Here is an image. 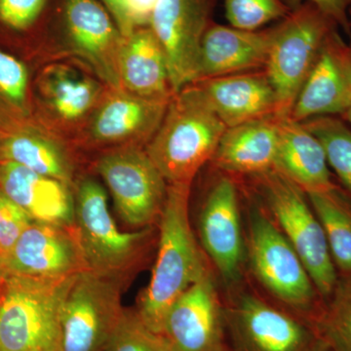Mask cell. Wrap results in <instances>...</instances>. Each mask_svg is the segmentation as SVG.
Returning <instances> with one entry per match:
<instances>
[{
	"instance_id": "7402d4cb",
	"label": "cell",
	"mask_w": 351,
	"mask_h": 351,
	"mask_svg": "<svg viewBox=\"0 0 351 351\" xmlns=\"http://www.w3.org/2000/svg\"><path fill=\"white\" fill-rule=\"evenodd\" d=\"M277 145V117L253 120L226 129L211 162L228 175H263L274 170Z\"/></svg>"
},
{
	"instance_id": "2e32d148",
	"label": "cell",
	"mask_w": 351,
	"mask_h": 351,
	"mask_svg": "<svg viewBox=\"0 0 351 351\" xmlns=\"http://www.w3.org/2000/svg\"><path fill=\"white\" fill-rule=\"evenodd\" d=\"M170 100L143 98L124 89H112L95 110L88 133L90 142L110 149L147 145L160 126Z\"/></svg>"
},
{
	"instance_id": "52a82bcc",
	"label": "cell",
	"mask_w": 351,
	"mask_h": 351,
	"mask_svg": "<svg viewBox=\"0 0 351 351\" xmlns=\"http://www.w3.org/2000/svg\"><path fill=\"white\" fill-rule=\"evenodd\" d=\"M249 258L252 270L263 287L294 311V315L313 327L321 308L316 306L317 290L279 226L257 208L251 212Z\"/></svg>"
},
{
	"instance_id": "9c48e42d",
	"label": "cell",
	"mask_w": 351,
	"mask_h": 351,
	"mask_svg": "<svg viewBox=\"0 0 351 351\" xmlns=\"http://www.w3.org/2000/svg\"><path fill=\"white\" fill-rule=\"evenodd\" d=\"M112 196L115 209L127 226H154L162 213L168 184L147 152L138 145L113 147L95 162Z\"/></svg>"
},
{
	"instance_id": "1f68e13d",
	"label": "cell",
	"mask_w": 351,
	"mask_h": 351,
	"mask_svg": "<svg viewBox=\"0 0 351 351\" xmlns=\"http://www.w3.org/2000/svg\"><path fill=\"white\" fill-rule=\"evenodd\" d=\"M32 219L0 189V256L10 250Z\"/></svg>"
},
{
	"instance_id": "f1b7e54d",
	"label": "cell",
	"mask_w": 351,
	"mask_h": 351,
	"mask_svg": "<svg viewBox=\"0 0 351 351\" xmlns=\"http://www.w3.org/2000/svg\"><path fill=\"white\" fill-rule=\"evenodd\" d=\"M230 25L245 31H258L281 21L292 9L285 0H221Z\"/></svg>"
},
{
	"instance_id": "4dcf8cb0",
	"label": "cell",
	"mask_w": 351,
	"mask_h": 351,
	"mask_svg": "<svg viewBox=\"0 0 351 351\" xmlns=\"http://www.w3.org/2000/svg\"><path fill=\"white\" fill-rule=\"evenodd\" d=\"M27 80L25 64L0 50V95L16 107L22 108L27 98Z\"/></svg>"
},
{
	"instance_id": "8992f818",
	"label": "cell",
	"mask_w": 351,
	"mask_h": 351,
	"mask_svg": "<svg viewBox=\"0 0 351 351\" xmlns=\"http://www.w3.org/2000/svg\"><path fill=\"white\" fill-rule=\"evenodd\" d=\"M256 177L277 226L301 258L318 294L329 300L338 287V271L306 193L276 170Z\"/></svg>"
},
{
	"instance_id": "f546056e",
	"label": "cell",
	"mask_w": 351,
	"mask_h": 351,
	"mask_svg": "<svg viewBox=\"0 0 351 351\" xmlns=\"http://www.w3.org/2000/svg\"><path fill=\"white\" fill-rule=\"evenodd\" d=\"M103 351H171L162 335L143 322L137 311L126 309L117 331Z\"/></svg>"
},
{
	"instance_id": "6da1fadb",
	"label": "cell",
	"mask_w": 351,
	"mask_h": 351,
	"mask_svg": "<svg viewBox=\"0 0 351 351\" xmlns=\"http://www.w3.org/2000/svg\"><path fill=\"white\" fill-rule=\"evenodd\" d=\"M191 184H168L158 221L157 255L151 280L138 299L137 313L149 329L162 335L171 306L210 271L189 219Z\"/></svg>"
},
{
	"instance_id": "e0dca14e",
	"label": "cell",
	"mask_w": 351,
	"mask_h": 351,
	"mask_svg": "<svg viewBox=\"0 0 351 351\" xmlns=\"http://www.w3.org/2000/svg\"><path fill=\"white\" fill-rule=\"evenodd\" d=\"M69 40L110 89L121 90L119 56L123 36L112 16L97 0H66Z\"/></svg>"
},
{
	"instance_id": "4316f807",
	"label": "cell",
	"mask_w": 351,
	"mask_h": 351,
	"mask_svg": "<svg viewBox=\"0 0 351 351\" xmlns=\"http://www.w3.org/2000/svg\"><path fill=\"white\" fill-rule=\"evenodd\" d=\"M324 147L329 167L351 196V129L337 117H317L302 122Z\"/></svg>"
},
{
	"instance_id": "e575fe53",
	"label": "cell",
	"mask_w": 351,
	"mask_h": 351,
	"mask_svg": "<svg viewBox=\"0 0 351 351\" xmlns=\"http://www.w3.org/2000/svg\"><path fill=\"white\" fill-rule=\"evenodd\" d=\"M112 16L124 38H128L137 27L134 24L128 0H101Z\"/></svg>"
},
{
	"instance_id": "74e56055",
	"label": "cell",
	"mask_w": 351,
	"mask_h": 351,
	"mask_svg": "<svg viewBox=\"0 0 351 351\" xmlns=\"http://www.w3.org/2000/svg\"><path fill=\"white\" fill-rule=\"evenodd\" d=\"M343 119L346 120L351 125V108L343 115Z\"/></svg>"
},
{
	"instance_id": "60d3db41",
	"label": "cell",
	"mask_w": 351,
	"mask_h": 351,
	"mask_svg": "<svg viewBox=\"0 0 351 351\" xmlns=\"http://www.w3.org/2000/svg\"><path fill=\"white\" fill-rule=\"evenodd\" d=\"M0 281H1V274H0Z\"/></svg>"
},
{
	"instance_id": "5b68a950",
	"label": "cell",
	"mask_w": 351,
	"mask_h": 351,
	"mask_svg": "<svg viewBox=\"0 0 351 351\" xmlns=\"http://www.w3.org/2000/svg\"><path fill=\"white\" fill-rule=\"evenodd\" d=\"M339 29L334 21L304 1L271 27L265 71L276 91L277 117L290 115L328 36Z\"/></svg>"
},
{
	"instance_id": "44dd1931",
	"label": "cell",
	"mask_w": 351,
	"mask_h": 351,
	"mask_svg": "<svg viewBox=\"0 0 351 351\" xmlns=\"http://www.w3.org/2000/svg\"><path fill=\"white\" fill-rule=\"evenodd\" d=\"M278 145L274 170L306 193L338 189L332 180L324 147L302 122L277 117Z\"/></svg>"
},
{
	"instance_id": "ba28073f",
	"label": "cell",
	"mask_w": 351,
	"mask_h": 351,
	"mask_svg": "<svg viewBox=\"0 0 351 351\" xmlns=\"http://www.w3.org/2000/svg\"><path fill=\"white\" fill-rule=\"evenodd\" d=\"M127 282L90 269L75 277L62 308L60 351L104 350L125 314Z\"/></svg>"
},
{
	"instance_id": "8d00e7d4",
	"label": "cell",
	"mask_w": 351,
	"mask_h": 351,
	"mask_svg": "<svg viewBox=\"0 0 351 351\" xmlns=\"http://www.w3.org/2000/svg\"><path fill=\"white\" fill-rule=\"evenodd\" d=\"M309 351H332V350H331V348H329V346H328L326 345V343H324V341H322V339H321L319 338V339H318V341H317V343H316L315 345H314L313 348H311V350Z\"/></svg>"
},
{
	"instance_id": "7a4b0ae2",
	"label": "cell",
	"mask_w": 351,
	"mask_h": 351,
	"mask_svg": "<svg viewBox=\"0 0 351 351\" xmlns=\"http://www.w3.org/2000/svg\"><path fill=\"white\" fill-rule=\"evenodd\" d=\"M226 127L189 85L173 95L145 152L168 184H191L211 161Z\"/></svg>"
},
{
	"instance_id": "ac0fdd59",
	"label": "cell",
	"mask_w": 351,
	"mask_h": 351,
	"mask_svg": "<svg viewBox=\"0 0 351 351\" xmlns=\"http://www.w3.org/2000/svg\"><path fill=\"white\" fill-rule=\"evenodd\" d=\"M226 128L277 117L276 91L265 69L193 83Z\"/></svg>"
},
{
	"instance_id": "7c38bea8",
	"label": "cell",
	"mask_w": 351,
	"mask_h": 351,
	"mask_svg": "<svg viewBox=\"0 0 351 351\" xmlns=\"http://www.w3.org/2000/svg\"><path fill=\"white\" fill-rule=\"evenodd\" d=\"M87 269L75 226L32 221L0 256V274L62 279Z\"/></svg>"
},
{
	"instance_id": "4fadbf2b",
	"label": "cell",
	"mask_w": 351,
	"mask_h": 351,
	"mask_svg": "<svg viewBox=\"0 0 351 351\" xmlns=\"http://www.w3.org/2000/svg\"><path fill=\"white\" fill-rule=\"evenodd\" d=\"M162 336L171 351H230L226 308L219 301L211 270L171 306Z\"/></svg>"
},
{
	"instance_id": "d590c367",
	"label": "cell",
	"mask_w": 351,
	"mask_h": 351,
	"mask_svg": "<svg viewBox=\"0 0 351 351\" xmlns=\"http://www.w3.org/2000/svg\"><path fill=\"white\" fill-rule=\"evenodd\" d=\"M157 0H128L136 27H147Z\"/></svg>"
},
{
	"instance_id": "ab89813d",
	"label": "cell",
	"mask_w": 351,
	"mask_h": 351,
	"mask_svg": "<svg viewBox=\"0 0 351 351\" xmlns=\"http://www.w3.org/2000/svg\"><path fill=\"white\" fill-rule=\"evenodd\" d=\"M350 54H351V43H350Z\"/></svg>"
},
{
	"instance_id": "836d02e7",
	"label": "cell",
	"mask_w": 351,
	"mask_h": 351,
	"mask_svg": "<svg viewBox=\"0 0 351 351\" xmlns=\"http://www.w3.org/2000/svg\"><path fill=\"white\" fill-rule=\"evenodd\" d=\"M304 1L311 2L320 9L325 15L336 23L339 29H343L351 38L350 21L351 0H285L286 3L292 10L301 5Z\"/></svg>"
},
{
	"instance_id": "83f0119b",
	"label": "cell",
	"mask_w": 351,
	"mask_h": 351,
	"mask_svg": "<svg viewBox=\"0 0 351 351\" xmlns=\"http://www.w3.org/2000/svg\"><path fill=\"white\" fill-rule=\"evenodd\" d=\"M329 301L321 307L313 328L332 351H351V278L339 282Z\"/></svg>"
},
{
	"instance_id": "8fae6325",
	"label": "cell",
	"mask_w": 351,
	"mask_h": 351,
	"mask_svg": "<svg viewBox=\"0 0 351 351\" xmlns=\"http://www.w3.org/2000/svg\"><path fill=\"white\" fill-rule=\"evenodd\" d=\"M230 351H309L319 337L311 324L252 295L226 308Z\"/></svg>"
},
{
	"instance_id": "f35d334b",
	"label": "cell",
	"mask_w": 351,
	"mask_h": 351,
	"mask_svg": "<svg viewBox=\"0 0 351 351\" xmlns=\"http://www.w3.org/2000/svg\"><path fill=\"white\" fill-rule=\"evenodd\" d=\"M350 29H351V9L350 11Z\"/></svg>"
},
{
	"instance_id": "9a60e30c",
	"label": "cell",
	"mask_w": 351,
	"mask_h": 351,
	"mask_svg": "<svg viewBox=\"0 0 351 351\" xmlns=\"http://www.w3.org/2000/svg\"><path fill=\"white\" fill-rule=\"evenodd\" d=\"M351 108V54L338 29L328 36L289 117L304 122L336 117Z\"/></svg>"
},
{
	"instance_id": "484cf974",
	"label": "cell",
	"mask_w": 351,
	"mask_h": 351,
	"mask_svg": "<svg viewBox=\"0 0 351 351\" xmlns=\"http://www.w3.org/2000/svg\"><path fill=\"white\" fill-rule=\"evenodd\" d=\"M319 219L337 271L351 278V205L339 189L306 193Z\"/></svg>"
},
{
	"instance_id": "603a6c76",
	"label": "cell",
	"mask_w": 351,
	"mask_h": 351,
	"mask_svg": "<svg viewBox=\"0 0 351 351\" xmlns=\"http://www.w3.org/2000/svg\"><path fill=\"white\" fill-rule=\"evenodd\" d=\"M122 89L143 98L170 100L169 69L162 46L149 25L137 27L123 39L119 56Z\"/></svg>"
},
{
	"instance_id": "30bf717a",
	"label": "cell",
	"mask_w": 351,
	"mask_h": 351,
	"mask_svg": "<svg viewBox=\"0 0 351 351\" xmlns=\"http://www.w3.org/2000/svg\"><path fill=\"white\" fill-rule=\"evenodd\" d=\"M218 0H157L149 27L167 60L174 94L199 77V52L203 36Z\"/></svg>"
},
{
	"instance_id": "5bb4252c",
	"label": "cell",
	"mask_w": 351,
	"mask_h": 351,
	"mask_svg": "<svg viewBox=\"0 0 351 351\" xmlns=\"http://www.w3.org/2000/svg\"><path fill=\"white\" fill-rule=\"evenodd\" d=\"M200 244L226 282H234L243 265L239 191L232 178H219L205 198L198 219Z\"/></svg>"
},
{
	"instance_id": "d4e9b609",
	"label": "cell",
	"mask_w": 351,
	"mask_h": 351,
	"mask_svg": "<svg viewBox=\"0 0 351 351\" xmlns=\"http://www.w3.org/2000/svg\"><path fill=\"white\" fill-rule=\"evenodd\" d=\"M1 152L3 161H12L75 188L73 161L55 141L36 134H18L7 138Z\"/></svg>"
},
{
	"instance_id": "d6a6232c",
	"label": "cell",
	"mask_w": 351,
	"mask_h": 351,
	"mask_svg": "<svg viewBox=\"0 0 351 351\" xmlns=\"http://www.w3.org/2000/svg\"><path fill=\"white\" fill-rule=\"evenodd\" d=\"M46 0H0V20L15 29H25L34 24Z\"/></svg>"
},
{
	"instance_id": "cb8c5ba5",
	"label": "cell",
	"mask_w": 351,
	"mask_h": 351,
	"mask_svg": "<svg viewBox=\"0 0 351 351\" xmlns=\"http://www.w3.org/2000/svg\"><path fill=\"white\" fill-rule=\"evenodd\" d=\"M41 90L53 112L64 121L83 119L101 101L100 84L66 66L47 69L41 80Z\"/></svg>"
},
{
	"instance_id": "ffe728a7",
	"label": "cell",
	"mask_w": 351,
	"mask_h": 351,
	"mask_svg": "<svg viewBox=\"0 0 351 351\" xmlns=\"http://www.w3.org/2000/svg\"><path fill=\"white\" fill-rule=\"evenodd\" d=\"M270 40L271 27L245 31L212 23L201 43L198 80L265 69Z\"/></svg>"
},
{
	"instance_id": "277c9868",
	"label": "cell",
	"mask_w": 351,
	"mask_h": 351,
	"mask_svg": "<svg viewBox=\"0 0 351 351\" xmlns=\"http://www.w3.org/2000/svg\"><path fill=\"white\" fill-rule=\"evenodd\" d=\"M76 276L44 279L1 274L0 351H60L62 308Z\"/></svg>"
},
{
	"instance_id": "d6986e66",
	"label": "cell",
	"mask_w": 351,
	"mask_h": 351,
	"mask_svg": "<svg viewBox=\"0 0 351 351\" xmlns=\"http://www.w3.org/2000/svg\"><path fill=\"white\" fill-rule=\"evenodd\" d=\"M0 189L34 221L75 226V191L66 182L3 161L0 164Z\"/></svg>"
},
{
	"instance_id": "3957f363",
	"label": "cell",
	"mask_w": 351,
	"mask_h": 351,
	"mask_svg": "<svg viewBox=\"0 0 351 351\" xmlns=\"http://www.w3.org/2000/svg\"><path fill=\"white\" fill-rule=\"evenodd\" d=\"M75 228L88 269L131 281L158 237L154 226L123 232L108 206V195L90 176L75 182Z\"/></svg>"
}]
</instances>
